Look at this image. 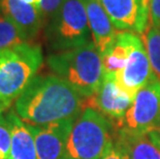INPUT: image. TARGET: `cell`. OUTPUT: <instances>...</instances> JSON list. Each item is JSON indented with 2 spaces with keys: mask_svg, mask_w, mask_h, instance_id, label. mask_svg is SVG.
Returning a JSON list of instances; mask_svg holds the SVG:
<instances>
[{
  "mask_svg": "<svg viewBox=\"0 0 160 159\" xmlns=\"http://www.w3.org/2000/svg\"><path fill=\"white\" fill-rule=\"evenodd\" d=\"M117 134L118 135L115 137L114 143L112 145V147L108 149L107 153L100 159H131L124 141L122 140L120 134L119 133Z\"/></svg>",
  "mask_w": 160,
  "mask_h": 159,
  "instance_id": "ac0fdd59",
  "label": "cell"
},
{
  "mask_svg": "<svg viewBox=\"0 0 160 159\" xmlns=\"http://www.w3.org/2000/svg\"><path fill=\"white\" fill-rule=\"evenodd\" d=\"M47 63L55 76L68 83L84 99L97 92L104 77L102 58L93 42L49 55Z\"/></svg>",
  "mask_w": 160,
  "mask_h": 159,
  "instance_id": "7a4b0ae2",
  "label": "cell"
},
{
  "mask_svg": "<svg viewBox=\"0 0 160 159\" xmlns=\"http://www.w3.org/2000/svg\"><path fill=\"white\" fill-rule=\"evenodd\" d=\"M160 117V79L156 76L135 95L130 109L120 121L122 130L132 134H145L158 126Z\"/></svg>",
  "mask_w": 160,
  "mask_h": 159,
  "instance_id": "8992f818",
  "label": "cell"
},
{
  "mask_svg": "<svg viewBox=\"0 0 160 159\" xmlns=\"http://www.w3.org/2000/svg\"><path fill=\"white\" fill-rule=\"evenodd\" d=\"M142 39L147 50L153 72L160 79V27L148 24Z\"/></svg>",
  "mask_w": 160,
  "mask_h": 159,
  "instance_id": "e0dca14e",
  "label": "cell"
},
{
  "mask_svg": "<svg viewBox=\"0 0 160 159\" xmlns=\"http://www.w3.org/2000/svg\"><path fill=\"white\" fill-rule=\"evenodd\" d=\"M0 12L21 30L28 42L38 34L43 25L38 9L22 0H0Z\"/></svg>",
  "mask_w": 160,
  "mask_h": 159,
  "instance_id": "8fae6325",
  "label": "cell"
},
{
  "mask_svg": "<svg viewBox=\"0 0 160 159\" xmlns=\"http://www.w3.org/2000/svg\"><path fill=\"white\" fill-rule=\"evenodd\" d=\"M29 42L23 32L0 12V54Z\"/></svg>",
  "mask_w": 160,
  "mask_h": 159,
  "instance_id": "2e32d148",
  "label": "cell"
},
{
  "mask_svg": "<svg viewBox=\"0 0 160 159\" xmlns=\"http://www.w3.org/2000/svg\"><path fill=\"white\" fill-rule=\"evenodd\" d=\"M146 2H147V4H148V6H149V3H150V0H146Z\"/></svg>",
  "mask_w": 160,
  "mask_h": 159,
  "instance_id": "cb8c5ba5",
  "label": "cell"
},
{
  "mask_svg": "<svg viewBox=\"0 0 160 159\" xmlns=\"http://www.w3.org/2000/svg\"><path fill=\"white\" fill-rule=\"evenodd\" d=\"M22 1H24L25 3H28V4L34 6V7H36L37 9H38L40 0H22Z\"/></svg>",
  "mask_w": 160,
  "mask_h": 159,
  "instance_id": "7402d4cb",
  "label": "cell"
},
{
  "mask_svg": "<svg viewBox=\"0 0 160 159\" xmlns=\"http://www.w3.org/2000/svg\"><path fill=\"white\" fill-rule=\"evenodd\" d=\"M85 100V107H96L104 116L119 121L123 119L133 102V99L118 86L114 74L107 73H104L102 83L97 92Z\"/></svg>",
  "mask_w": 160,
  "mask_h": 159,
  "instance_id": "30bf717a",
  "label": "cell"
},
{
  "mask_svg": "<svg viewBox=\"0 0 160 159\" xmlns=\"http://www.w3.org/2000/svg\"><path fill=\"white\" fill-rule=\"evenodd\" d=\"M148 138L152 142V144L160 150V127H154L145 133Z\"/></svg>",
  "mask_w": 160,
  "mask_h": 159,
  "instance_id": "44dd1931",
  "label": "cell"
},
{
  "mask_svg": "<svg viewBox=\"0 0 160 159\" xmlns=\"http://www.w3.org/2000/svg\"><path fill=\"white\" fill-rule=\"evenodd\" d=\"M149 25L160 27V0H150Z\"/></svg>",
  "mask_w": 160,
  "mask_h": 159,
  "instance_id": "ffe728a7",
  "label": "cell"
},
{
  "mask_svg": "<svg viewBox=\"0 0 160 159\" xmlns=\"http://www.w3.org/2000/svg\"><path fill=\"white\" fill-rule=\"evenodd\" d=\"M95 47L100 55L108 49L120 32L113 24L98 0H83Z\"/></svg>",
  "mask_w": 160,
  "mask_h": 159,
  "instance_id": "7c38bea8",
  "label": "cell"
},
{
  "mask_svg": "<svg viewBox=\"0 0 160 159\" xmlns=\"http://www.w3.org/2000/svg\"><path fill=\"white\" fill-rule=\"evenodd\" d=\"M0 159H9V155L0 148Z\"/></svg>",
  "mask_w": 160,
  "mask_h": 159,
  "instance_id": "603a6c76",
  "label": "cell"
},
{
  "mask_svg": "<svg viewBox=\"0 0 160 159\" xmlns=\"http://www.w3.org/2000/svg\"><path fill=\"white\" fill-rule=\"evenodd\" d=\"M46 25L48 45L56 53L93 42L83 0H64L59 11Z\"/></svg>",
  "mask_w": 160,
  "mask_h": 159,
  "instance_id": "5b68a950",
  "label": "cell"
},
{
  "mask_svg": "<svg viewBox=\"0 0 160 159\" xmlns=\"http://www.w3.org/2000/svg\"><path fill=\"white\" fill-rule=\"evenodd\" d=\"M40 46L26 42L0 54V114L9 110L42 65Z\"/></svg>",
  "mask_w": 160,
  "mask_h": 159,
  "instance_id": "3957f363",
  "label": "cell"
},
{
  "mask_svg": "<svg viewBox=\"0 0 160 159\" xmlns=\"http://www.w3.org/2000/svg\"><path fill=\"white\" fill-rule=\"evenodd\" d=\"M76 120H62L45 126L28 125L35 141L37 159H62Z\"/></svg>",
  "mask_w": 160,
  "mask_h": 159,
  "instance_id": "9c48e42d",
  "label": "cell"
},
{
  "mask_svg": "<svg viewBox=\"0 0 160 159\" xmlns=\"http://www.w3.org/2000/svg\"><path fill=\"white\" fill-rule=\"evenodd\" d=\"M158 127H160V117H159V121H158Z\"/></svg>",
  "mask_w": 160,
  "mask_h": 159,
  "instance_id": "d4e9b609",
  "label": "cell"
},
{
  "mask_svg": "<svg viewBox=\"0 0 160 159\" xmlns=\"http://www.w3.org/2000/svg\"><path fill=\"white\" fill-rule=\"evenodd\" d=\"M119 31L144 33L149 23L146 0H98Z\"/></svg>",
  "mask_w": 160,
  "mask_h": 159,
  "instance_id": "ba28073f",
  "label": "cell"
},
{
  "mask_svg": "<svg viewBox=\"0 0 160 159\" xmlns=\"http://www.w3.org/2000/svg\"><path fill=\"white\" fill-rule=\"evenodd\" d=\"M63 1L64 0H40L38 11L42 18L43 24H47L56 15Z\"/></svg>",
  "mask_w": 160,
  "mask_h": 159,
  "instance_id": "d6986e66",
  "label": "cell"
},
{
  "mask_svg": "<svg viewBox=\"0 0 160 159\" xmlns=\"http://www.w3.org/2000/svg\"><path fill=\"white\" fill-rule=\"evenodd\" d=\"M155 76L142 37L134 34L131 38V49L123 69L116 73L118 86L132 99L142 87Z\"/></svg>",
  "mask_w": 160,
  "mask_h": 159,
  "instance_id": "52a82bcc",
  "label": "cell"
},
{
  "mask_svg": "<svg viewBox=\"0 0 160 159\" xmlns=\"http://www.w3.org/2000/svg\"><path fill=\"white\" fill-rule=\"evenodd\" d=\"M3 114L11 130L9 159H37L35 141L28 124L24 122L13 109Z\"/></svg>",
  "mask_w": 160,
  "mask_h": 159,
  "instance_id": "4fadbf2b",
  "label": "cell"
},
{
  "mask_svg": "<svg viewBox=\"0 0 160 159\" xmlns=\"http://www.w3.org/2000/svg\"><path fill=\"white\" fill-rule=\"evenodd\" d=\"M84 109V98L55 74L36 76L13 103L19 117L33 126L78 119Z\"/></svg>",
  "mask_w": 160,
  "mask_h": 159,
  "instance_id": "6da1fadb",
  "label": "cell"
},
{
  "mask_svg": "<svg viewBox=\"0 0 160 159\" xmlns=\"http://www.w3.org/2000/svg\"><path fill=\"white\" fill-rule=\"evenodd\" d=\"M114 140L113 126L107 116L86 107L74 121L62 159H100Z\"/></svg>",
  "mask_w": 160,
  "mask_h": 159,
  "instance_id": "277c9868",
  "label": "cell"
},
{
  "mask_svg": "<svg viewBox=\"0 0 160 159\" xmlns=\"http://www.w3.org/2000/svg\"><path fill=\"white\" fill-rule=\"evenodd\" d=\"M118 133L124 141L131 159H160V150L146 134H132L122 129Z\"/></svg>",
  "mask_w": 160,
  "mask_h": 159,
  "instance_id": "9a60e30c",
  "label": "cell"
},
{
  "mask_svg": "<svg viewBox=\"0 0 160 159\" xmlns=\"http://www.w3.org/2000/svg\"><path fill=\"white\" fill-rule=\"evenodd\" d=\"M132 35L133 32L120 31L113 43L101 55L104 73L116 76L124 68L130 54Z\"/></svg>",
  "mask_w": 160,
  "mask_h": 159,
  "instance_id": "5bb4252c",
  "label": "cell"
}]
</instances>
